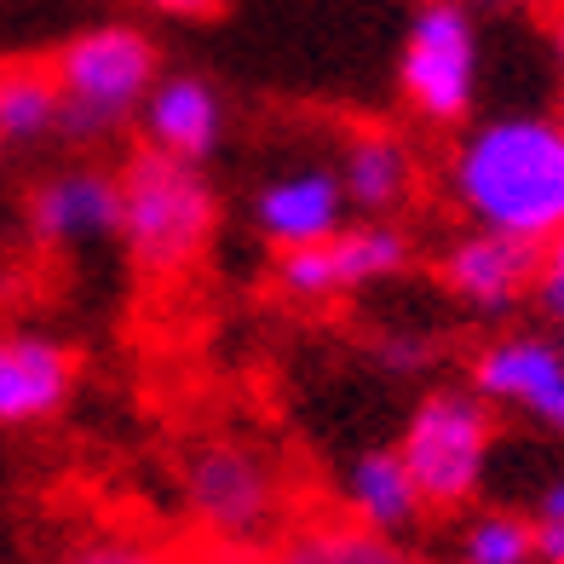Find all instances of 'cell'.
Returning a JSON list of instances; mask_svg holds the SVG:
<instances>
[{
	"instance_id": "cell-1",
	"label": "cell",
	"mask_w": 564,
	"mask_h": 564,
	"mask_svg": "<svg viewBox=\"0 0 564 564\" xmlns=\"http://www.w3.org/2000/svg\"><path fill=\"white\" fill-rule=\"evenodd\" d=\"M449 196L478 230L547 242L564 230V121L501 116L449 156Z\"/></svg>"
},
{
	"instance_id": "cell-2",
	"label": "cell",
	"mask_w": 564,
	"mask_h": 564,
	"mask_svg": "<svg viewBox=\"0 0 564 564\" xmlns=\"http://www.w3.org/2000/svg\"><path fill=\"white\" fill-rule=\"evenodd\" d=\"M219 202L196 162H178L167 150H133L116 173V230L133 265L150 276H178L202 260L214 237Z\"/></svg>"
},
{
	"instance_id": "cell-3",
	"label": "cell",
	"mask_w": 564,
	"mask_h": 564,
	"mask_svg": "<svg viewBox=\"0 0 564 564\" xmlns=\"http://www.w3.org/2000/svg\"><path fill=\"white\" fill-rule=\"evenodd\" d=\"M191 524L225 553H260L282 535V473L248 438H208L185 455Z\"/></svg>"
},
{
	"instance_id": "cell-4",
	"label": "cell",
	"mask_w": 564,
	"mask_h": 564,
	"mask_svg": "<svg viewBox=\"0 0 564 564\" xmlns=\"http://www.w3.org/2000/svg\"><path fill=\"white\" fill-rule=\"evenodd\" d=\"M64 116L58 127L69 139H105L127 116L144 110L150 87H156V46L127 23H105V30L75 35L53 58Z\"/></svg>"
},
{
	"instance_id": "cell-5",
	"label": "cell",
	"mask_w": 564,
	"mask_h": 564,
	"mask_svg": "<svg viewBox=\"0 0 564 564\" xmlns=\"http://www.w3.org/2000/svg\"><path fill=\"white\" fill-rule=\"evenodd\" d=\"M490 444H496V421L484 398L432 392L409 415L398 455L426 507H467L484 484V467H490Z\"/></svg>"
},
{
	"instance_id": "cell-6",
	"label": "cell",
	"mask_w": 564,
	"mask_h": 564,
	"mask_svg": "<svg viewBox=\"0 0 564 564\" xmlns=\"http://www.w3.org/2000/svg\"><path fill=\"white\" fill-rule=\"evenodd\" d=\"M398 82H403L409 110L421 121H432V127L467 121L473 98H478V30L460 0H426L415 12Z\"/></svg>"
},
{
	"instance_id": "cell-7",
	"label": "cell",
	"mask_w": 564,
	"mask_h": 564,
	"mask_svg": "<svg viewBox=\"0 0 564 564\" xmlns=\"http://www.w3.org/2000/svg\"><path fill=\"white\" fill-rule=\"evenodd\" d=\"M473 387L478 398L519 409V415L542 421L547 432L564 438V351L553 340L512 335V340L484 346L473 364Z\"/></svg>"
},
{
	"instance_id": "cell-8",
	"label": "cell",
	"mask_w": 564,
	"mask_h": 564,
	"mask_svg": "<svg viewBox=\"0 0 564 564\" xmlns=\"http://www.w3.org/2000/svg\"><path fill=\"white\" fill-rule=\"evenodd\" d=\"M535 265H542V242H519L501 230H473L444 253V289L473 305V312H512L530 289H535Z\"/></svg>"
},
{
	"instance_id": "cell-9",
	"label": "cell",
	"mask_w": 564,
	"mask_h": 564,
	"mask_svg": "<svg viewBox=\"0 0 564 564\" xmlns=\"http://www.w3.org/2000/svg\"><path fill=\"white\" fill-rule=\"evenodd\" d=\"M75 387V357L46 335H0V426L58 415Z\"/></svg>"
},
{
	"instance_id": "cell-10",
	"label": "cell",
	"mask_w": 564,
	"mask_h": 564,
	"mask_svg": "<svg viewBox=\"0 0 564 564\" xmlns=\"http://www.w3.org/2000/svg\"><path fill=\"white\" fill-rule=\"evenodd\" d=\"M253 219H260L265 242L276 248H312L328 242L335 230L346 225V191H340V173H323V167H305V173H282L260 191L253 202Z\"/></svg>"
},
{
	"instance_id": "cell-11",
	"label": "cell",
	"mask_w": 564,
	"mask_h": 564,
	"mask_svg": "<svg viewBox=\"0 0 564 564\" xmlns=\"http://www.w3.org/2000/svg\"><path fill=\"white\" fill-rule=\"evenodd\" d=\"M30 225L46 248H75L87 237H110L116 230V178L93 167L53 173L30 202Z\"/></svg>"
},
{
	"instance_id": "cell-12",
	"label": "cell",
	"mask_w": 564,
	"mask_h": 564,
	"mask_svg": "<svg viewBox=\"0 0 564 564\" xmlns=\"http://www.w3.org/2000/svg\"><path fill=\"white\" fill-rule=\"evenodd\" d=\"M265 564H426L398 535H380L357 519H305L265 547Z\"/></svg>"
},
{
	"instance_id": "cell-13",
	"label": "cell",
	"mask_w": 564,
	"mask_h": 564,
	"mask_svg": "<svg viewBox=\"0 0 564 564\" xmlns=\"http://www.w3.org/2000/svg\"><path fill=\"white\" fill-rule=\"evenodd\" d=\"M144 133L178 162H202L219 144V98L196 75H167L144 98Z\"/></svg>"
},
{
	"instance_id": "cell-14",
	"label": "cell",
	"mask_w": 564,
	"mask_h": 564,
	"mask_svg": "<svg viewBox=\"0 0 564 564\" xmlns=\"http://www.w3.org/2000/svg\"><path fill=\"white\" fill-rule=\"evenodd\" d=\"M340 191H346L351 208H364L369 219L403 208L409 191H415V156H409V144L398 133H387V127L351 133L346 156H340Z\"/></svg>"
},
{
	"instance_id": "cell-15",
	"label": "cell",
	"mask_w": 564,
	"mask_h": 564,
	"mask_svg": "<svg viewBox=\"0 0 564 564\" xmlns=\"http://www.w3.org/2000/svg\"><path fill=\"white\" fill-rule=\"evenodd\" d=\"M421 490H415V478H409L403 467V455L398 449H369V455H357L351 460V473H346V519L357 524H369L380 535H398L421 519Z\"/></svg>"
},
{
	"instance_id": "cell-16",
	"label": "cell",
	"mask_w": 564,
	"mask_h": 564,
	"mask_svg": "<svg viewBox=\"0 0 564 564\" xmlns=\"http://www.w3.org/2000/svg\"><path fill=\"white\" fill-rule=\"evenodd\" d=\"M323 248V271H328V294L364 289V282H380L409 265V237L387 219H364V225H340Z\"/></svg>"
},
{
	"instance_id": "cell-17",
	"label": "cell",
	"mask_w": 564,
	"mask_h": 564,
	"mask_svg": "<svg viewBox=\"0 0 564 564\" xmlns=\"http://www.w3.org/2000/svg\"><path fill=\"white\" fill-rule=\"evenodd\" d=\"M58 116H64V93H58L53 64H41V58L0 64V139L30 144L41 133H53Z\"/></svg>"
},
{
	"instance_id": "cell-18",
	"label": "cell",
	"mask_w": 564,
	"mask_h": 564,
	"mask_svg": "<svg viewBox=\"0 0 564 564\" xmlns=\"http://www.w3.org/2000/svg\"><path fill=\"white\" fill-rule=\"evenodd\" d=\"M460 558L467 564H530L535 558V530L519 512H484L460 535Z\"/></svg>"
},
{
	"instance_id": "cell-19",
	"label": "cell",
	"mask_w": 564,
	"mask_h": 564,
	"mask_svg": "<svg viewBox=\"0 0 564 564\" xmlns=\"http://www.w3.org/2000/svg\"><path fill=\"white\" fill-rule=\"evenodd\" d=\"M53 564H202V558L167 553V547H150V542H127V535H98V542L69 547V553L53 558Z\"/></svg>"
},
{
	"instance_id": "cell-20",
	"label": "cell",
	"mask_w": 564,
	"mask_h": 564,
	"mask_svg": "<svg viewBox=\"0 0 564 564\" xmlns=\"http://www.w3.org/2000/svg\"><path fill=\"white\" fill-rule=\"evenodd\" d=\"M530 530H535V553L547 564H564V478H553L542 501L530 512Z\"/></svg>"
},
{
	"instance_id": "cell-21",
	"label": "cell",
	"mask_w": 564,
	"mask_h": 564,
	"mask_svg": "<svg viewBox=\"0 0 564 564\" xmlns=\"http://www.w3.org/2000/svg\"><path fill=\"white\" fill-rule=\"evenodd\" d=\"M535 300L553 323H564V230L542 242V265H535Z\"/></svg>"
},
{
	"instance_id": "cell-22",
	"label": "cell",
	"mask_w": 564,
	"mask_h": 564,
	"mask_svg": "<svg viewBox=\"0 0 564 564\" xmlns=\"http://www.w3.org/2000/svg\"><path fill=\"white\" fill-rule=\"evenodd\" d=\"M380 364L398 369V375H409V369L426 364V346H421V340H387V346H380Z\"/></svg>"
},
{
	"instance_id": "cell-23",
	"label": "cell",
	"mask_w": 564,
	"mask_h": 564,
	"mask_svg": "<svg viewBox=\"0 0 564 564\" xmlns=\"http://www.w3.org/2000/svg\"><path fill=\"white\" fill-rule=\"evenodd\" d=\"M150 7L167 12V18H214L219 0H150Z\"/></svg>"
},
{
	"instance_id": "cell-24",
	"label": "cell",
	"mask_w": 564,
	"mask_h": 564,
	"mask_svg": "<svg viewBox=\"0 0 564 564\" xmlns=\"http://www.w3.org/2000/svg\"><path fill=\"white\" fill-rule=\"evenodd\" d=\"M553 46H558V69H564V23H558V35H553Z\"/></svg>"
},
{
	"instance_id": "cell-25",
	"label": "cell",
	"mask_w": 564,
	"mask_h": 564,
	"mask_svg": "<svg viewBox=\"0 0 564 564\" xmlns=\"http://www.w3.org/2000/svg\"><path fill=\"white\" fill-rule=\"evenodd\" d=\"M473 7H519V0H473Z\"/></svg>"
}]
</instances>
